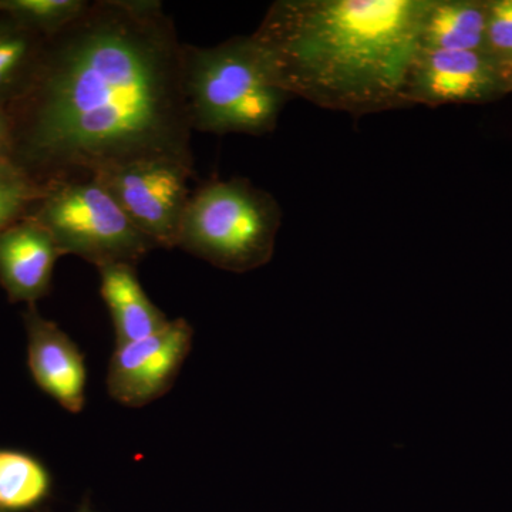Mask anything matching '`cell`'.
<instances>
[{
	"label": "cell",
	"instance_id": "obj_9",
	"mask_svg": "<svg viewBox=\"0 0 512 512\" xmlns=\"http://www.w3.org/2000/svg\"><path fill=\"white\" fill-rule=\"evenodd\" d=\"M23 323L28 335V365L33 380L67 412H82L87 386L82 350L56 322L43 318L36 305H28Z\"/></svg>",
	"mask_w": 512,
	"mask_h": 512
},
{
	"label": "cell",
	"instance_id": "obj_4",
	"mask_svg": "<svg viewBox=\"0 0 512 512\" xmlns=\"http://www.w3.org/2000/svg\"><path fill=\"white\" fill-rule=\"evenodd\" d=\"M282 224L274 195L247 178H212L191 192L177 248L224 271L244 274L271 262Z\"/></svg>",
	"mask_w": 512,
	"mask_h": 512
},
{
	"label": "cell",
	"instance_id": "obj_19",
	"mask_svg": "<svg viewBox=\"0 0 512 512\" xmlns=\"http://www.w3.org/2000/svg\"><path fill=\"white\" fill-rule=\"evenodd\" d=\"M77 512H97V511H94L93 508L87 507V505H83V507H80V510H77Z\"/></svg>",
	"mask_w": 512,
	"mask_h": 512
},
{
	"label": "cell",
	"instance_id": "obj_16",
	"mask_svg": "<svg viewBox=\"0 0 512 512\" xmlns=\"http://www.w3.org/2000/svg\"><path fill=\"white\" fill-rule=\"evenodd\" d=\"M45 191V185L12 160L0 161V234L28 217Z\"/></svg>",
	"mask_w": 512,
	"mask_h": 512
},
{
	"label": "cell",
	"instance_id": "obj_6",
	"mask_svg": "<svg viewBox=\"0 0 512 512\" xmlns=\"http://www.w3.org/2000/svg\"><path fill=\"white\" fill-rule=\"evenodd\" d=\"M194 168L173 160H148L93 175L157 248H177L178 231Z\"/></svg>",
	"mask_w": 512,
	"mask_h": 512
},
{
	"label": "cell",
	"instance_id": "obj_12",
	"mask_svg": "<svg viewBox=\"0 0 512 512\" xmlns=\"http://www.w3.org/2000/svg\"><path fill=\"white\" fill-rule=\"evenodd\" d=\"M485 43L487 2L431 0L421 23V52H485Z\"/></svg>",
	"mask_w": 512,
	"mask_h": 512
},
{
	"label": "cell",
	"instance_id": "obj_1",
	"mask_svg": "<svg viewBox=\"0 0 512 512\" xmlns=\"http://www.w3.org/2000/svg\"><path fill=\"white\" fill-rule=\"evenodd\" d=\"M184 43L157 0H96L46 37L29 86L6 109L12 161L37 183L173 160L194 168Z\"/></svg>",
	"mask_w": 512,
	"mask_h": 512
},
{
	"label": "cell",
	"instance_id": "obj_14",
	"mask_svg": "<svg viewBox=\"0 0 512 512\" xmlns=\"http://www.w3.org/2000/svg\"><path fill=\"white\" fill-rule=\"evenodd\" d=\"M52 480L37 458L16 450H0V511H26L49 495Z\"/></svg>",
	"mask_w": 512,
	"mask_h": 512
},
{
	"label": "cell",
	"instance_id": "obj_13",
	"mask_svg": "<svg viewBox=\"0 0 512 512\" xmlns=\"http://www.w3.org/2000/svg\"><path fill=\"white\" fill-rule=\"evenodd\" d=\"M46 37L0 15V109L25 92L39 63Z\"/></svg>",
	"mask_w": 512,
	"mask_h": 512
},
{
	"label": "cell",
	"instance_id": "obj_7",
	"mask_svg": "<svg viewBox=\"0 0 512 512\" xmlns=\"http://www.w3.org/2000/svg\"><path fill=\"white\" fill-rule=\"evenodd\" d=\"M194 329L184 318L134 342L116 345L107 373L111 399L126 407L156 402L173 387L190 355Z\"/></svg>",
	"mask_w": 512,
	"mask_h": 512
},
{
	"label": "cell",
	"instance_id": "obj_15",
	"mask_svg": "<svg viewBox=\"0 0 512 512\" xmlns=\"http://www.w3.org/2000/svg\"><path fill=\"white\" fill-rule=\"evenodd\" d=\"M89 3L87 0H0V15L50 37L79 18Z\"/></svg>",
	"mask_w": 512,
	"mask_h": 512
},
{
	"label": "cell",
	"instance_id": "obj_5",
	"mask_svg": "<svg viewBox=\"0 0 512 512\" xmlns=\"http://www.w3.org/2000/svg\"><path fill=\"white\" fill-rule=\"evenodd\" d=\"M28 215L55 239L63 255H76L100 268L136 265L157 245L121 210L93 177L53 181Z\"/></svg>",
	"mask_w": 512,
	"mask_h": 512
},
{
	"label": "cell",
	"instance_id": "obj_2",
	"mask_svg": "<svg viewBox=\"0 0 512 512\" xmlns=\"http://www.w3.org/2000/svg\"><path fill=\"white\" fill-rule=\"evenodd\" d=\"M431 0H278L255 42L279 86L360 117L406 109L407 76Z\"/></svg>",
	"mask_w": 512,
	"mask_h": 512
},
{
	"label": "cell",
	"instance_id": "obj_8",
	"mask_svg": "<svg viewBox=\"0 0 512 512\" xmlns=\"http://www.w3.org/2000/svg\"><path fill=\"white\" fill-rule=\"evenodd\" d=\"M512 89V76L485 52L417 53L407 76L404 99L437 107L474 103Z\"/></svg>",
	"mask_w": 512,
	"mask_h": 512
},
{
	"label": "cell",
	"instance_id": "obj_17",
	"mask_svg": "<svg viewBox=\"0 0 512 512\" xmlns=\"http://www.w3.org/2000/svg\"><path fill=\"white\" fill-rule=\"evenodd\" d=\"M485 52L512 76V0L487 2Z\"/></svg>",
	"mask_w": 512,
	"mask_h": 512
},
{
	"label": "cell",
	"instance_id": "obj_18",
	"mask_svg": "<svg viewBox=\"0 0 512 512\" xmlns=\"http://www.w3.org/2000/svg\"><path fill=\"white\" fill-rule=\"evenodd\" d=\"M12 153V121H10L8 111L0 109V161L12 160Z\"/></svg>",
	"mask_w": 512,
	"mask_h": 512
},
{
	"label": "cell",
	"instance_id": "obj_20",
	"mask_svg": "<svg viewBox=\"0 0 512 512\" xmlns=\"http://www.w3.org/2000/svg\"><path fill=\"white\" fill-rule=\"evenodd\" d=\"M0 512H3V511H0Z\"/></svg>",
	"mask_w": 512,
	"mask_h": 512
},
{
	"label": "cell",
	"instance_id": "obj_10",
	"mask_svg": "<svg viewBox=\"0 0 512 512\" xmlns=\"http://www.w3.org/2000/svg\"><path fill=\"white\" fill-rule=\"evenodd\" d=\"M63 252L45 227L26 217L0 234V285L12 303L36 305L52 285Z\"/></svg>",
	"mask_w": 512,
	"mask_h": 512
},
{
	"label": "cell",
	"instance_id": "obj_11",
	"mask_svg": "<svg viewBox=\"0 0 512 512\" xmlns=\"http://www.w3.org/2000/svg\"><path fill=\"white\" fill-rule=\"evenodd\" d=\"M100 295L116 330V345L147 338L170 322L138 281L136 265L100 266Z\"/></svg>",
	"mask_w": 512,
	"mask_h": 512
},
{
	"label": "cell",
	"instance_id": "obj_3",
	"mask_svg": "<svg viewBox=\"0 0 512 512\" xmlns=\"http://www.w3.org/2000/svg\"><path fill=\"white\" fill-rule=\"evenodd\" d=\"M183 86L192 131L201 133L264 136L293 99L252 35L212 47L184 43Z\"/></svg>",
	"mask_w": 512,
	"mask_h": 512
}]
</instances>
